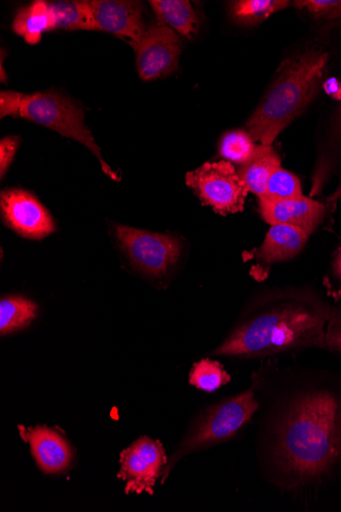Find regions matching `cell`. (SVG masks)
I'll list each match as a JSON object with an SVG mask.
<instances>
[{
  "label": "cell",
  "instance_id": "cell-1",
  "mask_svg": "<svg viewBox=\"0 0 341 512\" xmlns=\"http://www.w3.org/2000/svg\"><path fill=\"white\" fill-rule=\"evenodd\" d=\"M274 404L259 436L268 479L287 491L332 479L341 470V382L305 378Z\"/></svg>",
  "mask_w": 341,
  "mask_h": 512
},
{
  "label": "cell",
  "instance_id": "cell-2",
  "mask_svg": "<svg viewBox=\"0 0 341 512\" xmlns=\"http://www.w3.org/2000/svg\"><path fill=\"white\" fill-rule=\"evenodd\" d=\"M332 306L310 289L270 291L252 301L215 356L263 358L324 347Z\"/></svg>",
  "mask_w": 341,
  "mask_h": 512
},
{
  "label": "cell",
  "instance_id": "cell-3",
  "mask_svg": "<svg viewBox=\"0 0 341 512\" xmlns=\"http://www.w3.org/2000/svg\"><path fill=\"white\" fill-rule=\"evenodd\" d=\"M328 64V54L312 48L286 60L267 95L247 123L256 143L272 146L277 136L315 99Z\"/></svg>",
  "mask_w": 341,
  "mask_h": 512
},
{
  "label": "cell",
  "instance_id": "cell-4",
  "mask_svg": "<svg viewBox=\"0 0 341 512\" xmlns=\"http://www.w3.org/2000/svg\"><path fill=\"white\" fill-rule=\"evenodd\" d=\"M260 408L255 385L251 389L209 407L192 423L162 474L165 483L177 462L184 456L234 438L247 427Z\"/></svg>",
  "mask_w": 341,
  "mask_h": 512
},
{
  "label": "cell",
  "instance_id": "cell-5",
  "mask_svg": "<svg viewBox=\"0 0 341 512\" xmlns=\"http://www.w3.org/2000/svg\"><path fill=\"white\" fill-rule=\"evenodd\" d=\"M19 117L53 129L83 144L99 159L104 172L114 180H119L117 174L102 158L100 148L97 147L90 130L84 125L82 109L70 99L56 92L25 95Z\"/></svg>",
  "mask_w": 341,
  "mask_h": 512
},
{
  "label": "cell",
  "instance_id": "cell-6",
  "mask_svg": "<svg viewBox=\"0 0 341 512\" xmlns=\"http://www.w3.org/2000/svg\"><path fill=\"white\" fill-rule=\"evenodd\" d=\"M185 178L194 194L215 212L226 216L245 210L250 191L231 162L205 163L188 172Z\"/></svg>",
  "mask_w": 341,
  "mask_h": 512
},
{
  "label": "cell",
  "instance_id": "cell-7",
  "mask_svg": "<svg viewBox=\"0 0 341 512\" xmlns=\"http://www.w3.org/2000/svg\"><path fill=\"white\" fill-rule=\"evenodd\" d=\"M116 236L132 263L155 277L167 274L177 263L182 250L180 241L171 235L117 225Z\"/></svg>",
  "mask_w": 341,
  "mask_h": 512
},
{
  "label": "cell",
  "instance_id": "cell-8",
  "mask_svg": "<svg viewBox=\"0 0 341 512\" xmlns=\"http://www.w3.org/2000/svg\"><path fill=\"white\" fill-rule=\"evenodd\" d=\"M167 463L166 451L160 441L146 436L135 441L120 454L118 478L126 482L125 493L153 495Z\"/></svg>",
  "mask_w": 341,
  "mask_h": 512
},
{
  "label": "cell",
  "instance_id": "cell-9",
  "mask_svg": "<svg viewBox=\"0 0 341 512\" xmlns=\"http://www.w3.org/2000/svg\"><path fill=\"white\" fill-rule=\"evenodd\" d=\"M133 49L140 78L152 81L166 77L177 69L182 43L173 29L158 23L146 28Z\"/></svg>",
  "mask_w": 341,
  "mask_h": 512
},
{
  "label": "cell",
  "instance_id": "cell-10",
  "mask_svg": "<svg viewBox=\"0 0 341 512\" xmlns=\"http://www.w3.org/2000/svg\"><path fill=\"white\" fill-rule=\"evenodd\" d=\"M0 207L6 224L26 239L41 240L56 230L51 214L25 191L3 192Z\"/></svg>",
  "mask_w": 341,
  "mask_h": 512
},
{
  "label": "cell",
  "instance_id": "cell-11",
  "mask_svg": "<svg viewBox=\"0 0 341 512\" xmlns=\"http://www.w3.org/2000/svg\"><path fill=\"white\" fill-rule=\"evenodd\" d=\"M90 3L97 28L127 39L133 48L146 30L141 3L125 0H93Z\"/></svg>",
  "mask_w": 341,
  "mask_h": 512
},
{
  "label": "cell",
  "instance_id": "cell-12",
  "mask_svg": "<svg viewBox=\"0 0 341 512\" xmlns=\"http://www.w3.org/2000/svg\"><path fill=\"white\" fill-rule=\"evenodd\" d=\"M21 437L30 444L38 468L47 475L66 472L73 460L70 444L56 431L46 427H19Z\"/></svg>",
  "mask_w": 341,
  "mask_h": 512
},
{
  "label": "cell",
  "instance_id": "cell-13",
  "mask_svg": "<svg viewBox=\"0 0 341 512\" xmlns=\"http://www.w3.org/2000/svg\"><path fill=\"white\" fill-rule=\"evenodd\" d=\"M260 213L271 224H286L304 229L311 236L323 221L327 207L305 196L282 201L259 199Z\"/></svg>",
  "mask_w": 341,
  "mask_h": 512
},
{
  "label": "cell",
  "instance_id": "cell-14",
  "mask_svg": "<svg viewBox=\"0 0 341 512\" xmlns=\"http://www.w3.org/2000/svg\"><path fill=\"white\" fill-rule=\"evenodd\" d=\"M310 235L300 227L275 224L267 232L262 246L257 250V259L265 264L295 258L305 248Z\"/></svg>",
  "mask_w": 341,
  "mask_h": 512
},
{
  "label": "cell",
  "instance_id": "cell-15",
  "mask_svg": "<svg viewBox=\"0 0 341 512\" xmlns=\"http://www.w3.org/2000/svg\"><path fill=\"white\" fill-rule=\"evenodd\" d=\"M341 159V104L338 106L329 125L312 176L311 197L318 196Z\"/></svg>",
  "mask_w": 341,
  "mask_h": 512
},
{
  "label": "cell",
  "instance_id": "cell-16",
  "mask_svg": "<svg viewBox=\"0 0 341 512\" xmlns=\"http://www.w3.org/2000/svg\"><path fill=\"white\" fill-rule=\"evenodd\" d=\"M159 23L191 40L198 35L200 20L187 0H151Z\"/></svg>",
  "mask_w": 341,
  "mask_h": 512
},
{
  "label": "cell",
  "instance_id": "cell-17",
  "mask_svg": "<svg viewBox=\"0 0 341 512\" xmlns=\"http://www.w3.org/2000/svg\"><path fill=\"white\" fill-rule=\"evenodd\" d=\"M281 167V159L272 146H263L259 154L238 171L248 189L263 198L267 191L270 177Z\"/></svg>",
  "mask_w": 341,
  "mask_h": 512
},
{
  "label": "cell",
  "instance_id": "cell-18",
  "mask_svg": "<svg viewBox=\"0 0 341 512\" xmlns=\"http://www.w3.org/2000/svg\"><path fill=\"white\" fill-rule=\"evenodd\" d=\"M13 29L29 44H37L43 32L56 29L50 5L45 2H35L22 9L15 17Z\"/></svg>",
  "mask_w": 341,
  "mask_h": 512
},
{
  "label": "cell",
  "instance_id": "cell-19",
  "mask_svg": "<svg viewBox=\"0 0 341 512\" xmlns=\"http://www.w3.org/2000/svg\"><path fill=\"white\" fill-rule=\"evenodd\" d=\"M48 5L56 29L99 30L90 2H57Z\"/></svg>",
  "mask_w": 341,
  "mask_h": 512
},
{
  "label": "cell",
  "instance_id": "cell-20",
  "mask_svg": "<svg viewBox=\"0 0 341 512\" xmlns=\"http://www.w3.org/2000/svg\"><path fill=\"white\" fill-rule=\"evenodd\" d=\"M287 0H237L230 5L232 20L243 26H254L286 9Z\"/></svg>",
  "mask_w": 341,
  "mask_h": 512
},
{
  "label": "cell",
  "instance_id": "cell-21",
  "mask_svg": "<svg viewBox=\"0 0 341 512\" xmlns=\"http://www.w3.org/2000/svg\"><path fill=\"white\" fill-rule=\"evenodd\" d=\"M37 305L22 297H10L0 302V333L8 335L27 327L36 317Z\"/></svg>",
  "mask_w": 341,
  "mask_h": 512
},
{
  "label": "cell",
  "instance_id": "cell-22",
  "mask_svg": "<svg viewBox=\"0 0 341 512\" xmlns=\"http://www.w3.org/2000/svg\"><path fill=\"white\" fill-rule=\"evenodd\" d=\"M262 147L247 130H233L221 138L220 155L226 161L245 165L259 154Z\"/></svg>",
  "mask_w": 341,
  "mask_h": 512
},
{
  "label": "cell",
  "instance_id": "cell-23",
  "mask_svg": "<svg viewBox=\"0 0 341 512\" xmlns=\"http://www.w3.org/2000/svg\"><path fill=\"white\" fill-rule=\"evenodd\" d=\"M230 381L231 377L223 365L211 359L194 363L189 374V384L208 393L215 392Z\"/></svg>",
  "mask_w": 341,
  "mask_h": 512
},
{
  "label": "cell",
  "instance_id": "cell-24",
  "mask_svg": "<svg viewBox=\"0 0 341 512\" xmlns=\"http://www.w3.org/2000/svg\"><path fill=\"white\" fill-rule=\"evenodd\" d=\"M303 196L302 183L299 177L280 167L270 177L266 194L260 199L282 201Z\"/></svg>",
  "mask_w": 341,
  "mask_h": 512
},
{
  "label": "cell",
  "instance_id": "cell-25",
  "mask_svg": "<svg viewBox=\"0 0 341 512\" xmlns=\"http://www.w3.org/2000/svg\"><path fill=\"white\" fill-rule=\"evenodd\" d=\"M294 6L306 10L317 20H336L341 18V0H301Z\"/></svg>",
  "mask_w": 341,
  "mask_h": 512
},
{
  "label": "cell",
  "instance_id": "cell-26",
  "mask_svg": "<svg viewBox=\"0 0 341 512\" xmlns=\"http://www.w3.org/2000/svg\"><path fill=\"white\" fill-rule=\"evenodd\" d=\"M332 306L323 349L341 355V301Z\"/></svg>",
  "mask_w": 341,
  "mask_h": 512
},
{
  "label": "cell",
  "instance_id": "cell-27",
  "mask_svg": "<svg viewBox=\"0 0 341 512\" xmlns=\"http://www.w3.org/2000/svg\"><path fill=\"white\" fill-rule=\"evenodd\" d=\"M327 296L334 302L341 301V247L335 252L324 278Z\"/></svg>",
  "mask_w": 341,
  "mask_h": 512
},
{
  "label": "cell",
  "instance_id": "cell-28",
  "mask_svg": "<svg viewBox=\"0 0 341 512\" xmlns=\"http://www.w3.org/2000/svg\"><path fill=\"white\" fill-rule=\"evenodd\" d=\"M25 95L15 91H2L0 93V117H19Z\"/></svg>",
  "mask_w": 341,
  "mask_h": 512
},
{
  "label": "cell",
  "instance_id": "cell-29",
  "mask_svg": "<svg viewBox=\"0 0 341 512\" xmlns=\"http://www.w3.org/2000/svg\"><path fill=\"white\" fill-rule=\"evenodd\" d=\"M20 144L19 136L5 137L0 143V174L2 178L6 175L12 164Z\"/></svg>",
  "mask_w": 341,
  "mask_h": 512
},
{
  "label": "cell",
  "instance_id": "cell-30",
  "mask_svg": "<svg viewBox=\"0 0 341 512\" xmlns=\"http://www.w3.org/2000/svg\"><path fill=\"white\" fill-rule=\"evenodd\" d=\"M340 199H341V180L339 181V184L337 185V188L335 189L334 193H332L327 198V204L330 207H334Z\"/></svg>",
  "mask_w": 341,
  "mask_h": 512
}]
</instances>
